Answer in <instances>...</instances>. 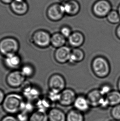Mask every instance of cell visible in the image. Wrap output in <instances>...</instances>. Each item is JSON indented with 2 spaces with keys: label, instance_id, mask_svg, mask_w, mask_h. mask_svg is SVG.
I'll list each match as a JSON object with an SVG mask.
<instances>
[{
  "label": "cell",
  "instance_id": "10",
  "mask_svg": "<svg viewBox=\"0 0 120 121\" xmlns=\"http://www.w3.org/2000/svg\"><path fill=\"white\" fill-rule=\"evenodd\" d=\"M71 52V48L66 46L59 48L54 52V58L59 63L64 64L69 62Z\"/></svg>",
  "mask_w": 120,
  "mask_h": 121
},
{
  "label": "cell",
  "instance_id": "15",
  "mask_svg": "<svg viewBox=\"0 0 120 121\" xmlns=\"http://www.w3.org/2000/svg\"><path fill=\"white\" fill-rule=\"evenodd\" d=\"M68 39L70 46L74 48H79L84 42V35L79 31L72 32Z\"/></svg>",
  "mask_w": 120,
  "mask_h": 121
},
{
  "label": "cell",
  "instance_id": "2",
  "mask_svg": "<svg viewBox=\"0 0 120 121\" xmlns=\"http://www.w3.org/2000/svg\"><path fill=\"white\" fill-rule=\"evenodd\" d=\"M91 66L94 74L99 78L107 77L110 72V66L108 61L102 56L95 57L92 60Z\"/></svg>",
  "mask_w": 120,
  "mask_h": 121
},
{
  "label": "cell",
  "instance_id": "29",
  "mask_svg": "<svg viewBox=\"0 0 120 121\" xmlns=\"http://www.w3.org/2000/svg\"><path fill=\"white\" fill-rule=\"evenodd\" d=\"M99 91L102 95L103 96H106L112 90L110 86L108 84H104L100 87Z\"/></svg>",
  "mask_w": 120,
  "mask_h": 121
},
{
  "label": "cell",
  "instance_id": "40",
  "mask_svg": "<svg viewBox=\"0 0 120 121\" xmlns=\"http://www.w3.org/2000/svg\"></svg>",
  "mask_w": 120,
  "mask_h": 121
},
{
  "label": "cell",
  "instance_id": "12",
  "mask_svg": "<svg viewBox=\"0 0 120 121\" xmlns=\"http://www.w3.org/2000/svg\"><path fill=\"white\" fill-rule=\"evenodd\" d=\"M73 105L74 109L84 114L88 113L91 108L86 96L83 95L76 96Z\"/></svg>",
  "mask_w": 120,
  "mask_h": 121
},
{
  "label": "cell",
  "instance_id": "11",
  "mask_svg": "<svg viewBox=\"0 0 120 121\" xmlns=\"http://www.w3.org/2000/svg\"><path fill=\"white\" fill-rule=\"evenodd\" d=\"M10 8L13 13L19 16H22L26 14L29 9L28 4L26 0H14L10 4Z\"/></svg>",
  "mask_w": 120,
  "mask_h": 121
},
{
  "label": "cell",
  "instance_id": "19",
  "mask_svg": "<svg viewBox=\"0 0 120 121\" xmlns=\"http://www.w3.org/2000/svg\"><path fill=\"white\" fill-rule=\"evenodd\" d=\"M84 53L81 49L79 48H74L72 50L69 62L72 64L80 62L84 58Z\"/></svg>",
  "mask_w": 120,
  "mask_h": 121
},
{
  "label": "cell",
  "instance_id": "30",
  "mask_svg": "<svg viewBox=\"0 0 120 121\" xmlns=\"http://www.w3.org/2000/svg\"><path fill=\"white\" fill-rule=\"evenodd\" d=\"M60 33L66 39H68L71 35L72 32L71 29L69 27L64 26L61 28Z\"/></svg>",
  "mask_w": 120,
  "mask_h": 121
},
{
  "label": "cell",
  "instance_id": "32",
  "mask_svg": "<svg viewBox=\"0 0 120 121\" xmlns=\"http://www.w3.org/2000/svg\"><path fill=\"white\" fill-rule=\"evenodd\" d=\"M109 107L110 106L107 98H106V96L103 97L102 100H101L98 108H100L102 110H106L109 108Z\"/></svg>",
  "mask_w": 120,
  "mask_h": 121
},
{
  "label": "cell",
  "instance_id": "38",
  "mask_svg": "<svg viewBox=\"0 0 120 121\" xmlns=\"http://www.w3.org/2000/svg\"><path fill=\"white\" fill-rule=\"evenodd\" d=\"M117 11L118 12V13H119V16H120V4L119 6V7H118V10H117Z\"/></svg>",
  "mask_w": 120,
  "mask_h": 121
},
{
  "label": "cell",
  "instance_id": "4",
  "mask_svg": "<svg viewBox=\"0 0 120 121\" xmlns=\"http://www.w3.org/2000/svg\"><path fill=\"white\" fill-rule=\"evenodd\" d=\"M51 35L48 31L43 30H37L33 33L31 40L37 47L42 48L48 47L51 45Z\"/></svg>",
  "mask_w": 120,
  "mask_h": 121
},
{
  "label": "cell",
  "instance_id": "25",
  "mask_svg": "<svg viewBox=\"0 0 120 121\" xmlns=\"http://www.w3.org/2000/svg\"><path fill=\"white\" fill-rule=\"evenodd\" d=\"M20 71L26 78L32 77L35 73L34 67L30 64H26L23 65L21 67Z\"/></svg>",
  "mask_w": 120,
  "mask_h": 121
},
{
  "label": "cell",
  "instance_id": "34",
  "mask_svg": "<svg viewBox=\"0 0 120 121\" xmlns=\"http://www.w3.org/2000/svg\"><path fill=\"white\" fill-rule=\"evenodd\" d=\"M5 96L6 95L3 91L0 89V105H2L3 103Z\"/></svg>",
  "mask_w": 120,
  "mask_h": 121
},
{
  "label": "cell",
  "instance_id": "39",
  "mask_svg": "<svg viewBox=\"0 0 120 121\" xmlns=\"http://www.w3.org/2000/svg\"><path fill=\"white\" fill-rule=\"evenodd\" d=\"M108 121H117V120H114V119H113V120H109Z\"/></svg>",
  "mask_w": 120,
  "mask_h": 121
},
{
  "label": "cell",
  "instance_id": "7",
  "mask_svg": "<svg viewBox=\"0 0 120 121\" xmlns=\"http://www.w3.org/2000/svg\"><path fill=\"white\" fill-rule=\"evenodd\" d=\"M62 4L55 3L49 7L47 11V17L52 21H58L63 18L65 15Z\"/></svg>",
  "mask_w": 120,
  "mask_h": 121
},
{
  "label": "cell",
  "instance_id": "24",
  "mask_svg": "<svg viewBox=\"0 0 120 121\" xmlns=\"http://www.w3.org/2000/svg\"><path fill=\"white\" fill-rule=\"evenodd\" d=\"M52 104L48 99H41L40 100H39L37 104V106L38 107L37 110L47 112V111H49L51 109Z\"/></svg>",
  "mask_w": 120,
  "mask_h": 121
},
{
  "label": "cell",
  "instance_id": "9",
  "mask_svg": "<svg viewBox=\"0 0 120 121\" xmlns=\"http://www.w3.org/2000/svg\"><path fill=\"white\" fill-rule=\"evenodd\" d=\"M77 95L75 91L70 88H65L60 93L59 103L64 107H69L73 105Z\"/></svg>",
  "mask_w": 120,
  "mask_h": 121
},
{
  "label": "cell",
  "instance_id": "22",
  "mask_svg": "<svg viewBox=\"0 0 120 121\" xmlns=\"http://www.w3.org/2000/svg\"><path fill=\"white\" fill-rule=\"evenodd\" d=\"M29 121H49L47 112L37 110L31 113Z\"/></svg>",
  "mask_w": 120,
  "mask_h": 121
},
{
  "label": "cell",
  "instance_id": "14",
  "mask_svg": "<svg viewBox=\"0 0 120 121\" xmlns=\"http://www.w3.org/2000/svg\"><path fill=\"white\" fill-rule=\"evenodd\" d=\"M21 57L17 54H12L5 57L4 63L6 67L13 70H16L21 64Z\"/></svg>",
  "mask_w": 120,
  "mask_h": 121
},
{
  "label": "cell",
  "instance_id": "33",
  "mask_svg": "<svg viewBox=\"0 0 120 121\" xmlns=\"http://www.w3.org/2000/svg\"><path fill=\"white\" fill-rule=\"evenodd\" d=\"M0 121H19L13 115H8L4 117Z\"/></svg>",
  "mask_w": 120,
  "mask_h": 121
},
{
  "label": "cell",
  "instance_id": "31",
  "mask_svg": "<svg viewBox=\"0 0 120 121\" xmlns=\"http://www.w3.org/2000/svg\"><path fill=\"white\" fill-rule=\"evenodd\" d=\"M16 118L19 121H29L28 114L24 112L21 111L17 114Z\"/></svg>",
  "mask_w": 120,
  "mask_h": 121
},
{
  "label": "cell",
  "instance_id": "3",
  "mask_svg": "<svg viewBox=\"0 0 120 121\" xmlns=\"http://www.w3.org/2000/svg\"><path fill=\"white\" fill-rule=\"evenodd\" d=\"M20 47L18 40L12 37H6L0 40V54L5 57L17 54Z\"/></svg>",
  "mask_w": 120,
  "mask_h": 121
},
{
  "label": "cell",
  "instance_id": "13",
  "mask_svg": "<svg viewBox=\"0 0 120 121\" xmlns=\"http://www.w3.org/2000/svg\"><path fill=\"white\" fill-rule=\"evenodd\" d=\"M62 5L65 14L70 16L77 15L80 10V4L76 0H70Z\"/></svg>",
  "mask_w": 120,
  "mask_h": 121
},
{
  "label": "cell",
  "instance_id": "18",
  "mask_svg": "<svg viewBox=\"0 0 120 121\" xmlns=\"http://www.w3.org/2000/svg\"><path fill=\"white\" fill-rule=\"evenodd\" d=\"M66 39L60 33H54L51 35V45L54 47L58 48L65 46Z\"/></svg>",
  "mask_w": 120,
  "mask_h": 121
},
{
  "label": "cell",
  "instance_id": "16",
  "mask_svg": "<svg viewBox=\"0 0 120 121\" xmlns=\"http://www.w3.org/2000/svg\"><path fill=\"white\" fill-rule=\"evenodd\" d=\"M103 97L99 89L91 90L86 95L91 108H98L101 100Z\"/></svg>",
  "mask_w": 120,
  "mask_h": 121
},
{
  "label": "cell",
  "instance_id": "28",
  "mask_svg": "<svg viewBox=\"0 0 120 121\" xmlns=\"http://www.w3.org/2000/svg\"><path fill=\"white\" fill-rule=\"evenodd\" d=\"M110 114L114 120L120 121V104L112 107Z\"/></svg>",
  "mask_w": 120,
  "mask_h": 121
},
{
  "label": "cell",
  "instance_id": "36",
  "mask_svg": "<svg viewBox=\"0 0 120 121\" xmlns=\"http://www.w3.org/2000/svg\"><path fill=\"white\" fill-rule=\"evenodd\" d=\"M116 35L117 37L119 38V39H120V24L118 26H117L116 29Z\"/></svg>",
  "mask_w": 120,
  "mask_h": 121
},
{
  "label": "cell",
  "instance_id": "23",
  "mask_svg": "<svg viewBox=\"0 0 120 121\" xmlns=\"http://www.w3.org/2000/svg\"><path fill=\"white\" fill-rule=\"evenodd\" d=\"M24 94L27 99L31 100L38 99L40 95V93L37 88L30 86L24 88Z\"/></svg>",
  "mask_w": 120,
  "mask_h": 121
},
{
  "label": "cell",
  "instance_id": "1",
  "mask_svg": "<svg viewBox=\"0 0 120 121\" xmlns=\"http://www.w3.org/2000/svg\"><path fill=\"white\" fill-rule=\"evenodd\" d=\"M24 100L23 97L18 93H11L5 96L2 108L8 115H14L21 111Z\"/></svg>",
  "mask_w": 120,
  "mask_h": 121
},
{
  "label": "cell",
  "instance_id": "37",
  "mask_svg": "<svg viewBox=\"0 0 120 121\" xmlns=\"http://www.w3.org/2000/svg\"><path fill=\"white\" fill-rule=\"evenodd\" d=\"M117 86H118V88L119 91L120 92V77L119 78L118 81V83H117Z\"/></svg>",
  "mask_w": 120,
  "mask_h": 121
},
{
  "label": "cell",
  "instance_id": "35",
  "mask_svg": "<svg viewBox=\"0 0 120 121\" xmlns=\"http://www.w3.org/2000/svg\"><path fill=\"white\" fill-rule=\"evenodd\" d=\"M14 0H0V1L2 3L4 4H11Z\"/></svg>",
  "mask_w": 120,
  "mask_h": 121
},
{
  "label": "cell",
  "instance_id": "6",
  "mask_svg": "<svg viewBox=\"0 0 120 121\" xmlns=\"http://www.w3.org/2000/svg\"><path fill=\"white\" fill-rule=\"evenodd\" d=\"M26 78L20 70L16 69L12 71L8 74L7 76L6 81L9 86L16 88L23 85Z\"/></svg>",
  "mask_w": 120,
  "mask_h": 121
},
{
  "label": "cell",
  "instance_id": "27",
  "mask_svg": "<svg viewBox=\"0 0 120 121\" xmlns=\"http://www.w3.org/2000/svg\"><path fill=\"white\" fill-rule=\"evenodd\" d=\"M60 93L61 92L50 90V91L48 93L47 99L52 103H59L60 97Z\"/></svg>",
  "mask_w": 120,
  "mask_h": 121
},
{
  "label": "cell",
  "instance_id": "26",
  "mask_svg": "<svg viewBox=\"0 0 120 121\" xmlns=\"http://www.w3.org/2000/svg\"><path fill=\"white\" fill-rule=\"evenodd\" d=\"M108 21L112 24H116L120 22V17L119 13L116 10H111L107 16Z\"/></svg>",
  "mask_w": 120,
  "mask_h": 121
},
{
  "label": "cell",
  "instance_id": "20",
  "mask_svg": "<svg viewBox=\"0 0 120 121\" xmlns=\"http://www.w3.org/2000/svg\"><path fill=\"white\" fill-rule=\"evenodd\" d=\"M66 121H85L84 114L74 108L71 109L66 114Z\"/></svg>",
  "mask_w": 120,
  "mask_h": 121
},
{
  "label": "cell",
  "instance_id": "8",
  "mask_svg": "<svg viewBox=\"0 0 120 121\" xmlns=\"http://www.w3.org/2000/svg\"><path fill=\"white\" fill-rule=\"evenodd\" d=\"M65 79L59 74H54L49 78L48 86L50 90L61 92L65 89Z\"/></svg>",
  "mask_w": 120,
  "mask_h": 121
},
{
  "label": "cell",
  "instance_id": "21",
  "mask_svg": "<svg viewBox=\"0 0 120 121\" xmlns=\"http://www.w3.org/2000/svg\"><path fill=\"white\" fill-rule=\"evenodd\" d=\"M106 97L110 107H113L120 104V92L119 90L112 91Z\"/></svg>",
  "mask_w": 120,
  "mask_h": 121
},
{
  "label": "cell",
  "instance_id": "5",
  "mask_svg": "<svg viewBox=\"0 0 120 121\" xmlns=\"http://www.w3.org/2000/svg\"><path fill=\"white\" fill-rule=\"evenodd\" d=\"M92 10L96 16L102 18L107 16L112 10V5L107 0H99L93 4Z\"/></svg>",
  "mask_w": 120,
  "mask_h": 121
},
{
  "label": "cell",
  "instance_id": "17",
  "mask_svg": "<svg viewBox=\"0 0 120 121\" xmlns=\"http://www.w3.org/2000/svg\"><path fill=\"white\" fill-rule=\"evenodd\" d=\"M49 121H66V114L63 110L56 108H52L48 113Z\"/></svg>",
  "mask_w": 120,
  "mask_h": 121
}]
</instances>
